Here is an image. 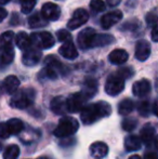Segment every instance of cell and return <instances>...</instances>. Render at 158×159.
Masks as SVG:
<instances>
[{
  "label": "cell",
  "mask_w": 158,
  "mask_h": 159,
  "mask_svg": "<svg viewBox=\"0 0 158 159\" xmlns=\"http://www.w3.org/2000/svg\"><path fill=\"white\" fill-rule=\"evenodd\" d=\"M112 113V107L107 102L100 101L97 103L88 104L80 111V119L84 125H92L101 120L102 118L108 117Z\"/></svg>",
  "instance_id": "cell-1"
},
{
  "label": "cell",
  "mask_w": 158,
  "mask_h": 159,
  "mask_svg": "<svg viewBox=\"0 0 158 159\" xmlns=\"http://www.w3.org/2000/svg\"><path fill=\"white\" fill-rule=\"evenodd\" d=\"M35 95H36V92L32 88H24L21 90H17L11 98L10 105L13 108L17 109L27 108L33 104L35 100Z\"/></svg>",
  "instance_id": "cell-2"
},
{
  "label": "cell",
  "mask_w": 158,
  "mask_h": 159,
  "mask_svg": "<svg viewBox=\"0 0 158 159\" xmlns=\"http://www.w3.org/2000/svg\"><path fill=\"white\" fill-rule=\"evenodd\" d=\"M79 129V124L74 117L70 116H65V117L61 118L59 121L57 127L54 129L53 134L56 138H68V136L73 135L77 132Z\"/></svg>",
  "instance_id": "cell-3"
},
{
  "label": "cell",
  "mask_w": 158,
  "mask_h": 159,
  "mask_svg": "<svg viewBox=\"0 0 158 159\" xmlns=\"http://www.w3.org/2000/svg\"><path fill=\"white\" fill-rule=\"evenodd\" d=\"M124 89V79L118 74H113L107 78L105 82V92L111 96H116Z\"/></svg>",
  "instance_id": "cell-4"
},
{
  "label": "cell",
  "mask_w": 158,
  "mask_h": 159,
  "mask_svg": "<svg viewBox=\"0 0 158 159\" xmlns=\"http://www.w3.org/2000/svg\"><path fill=\"white\" fill-rule=\"evenodd\" d=\"M32 43L37 49H49L54 46V38L48 32H39L34 33L30 36Z\"/></svg>",
  "instance_id": "cell-5"
},
{
  "label": "cell",
  "mask_w": 158,
  "mask_h": 159,
  "mask_svg": "<svg viewBox=\"0 0 158 159\" xmlns=\"http://www.w3.org/2000/svg\"><path fill=\"white\" fill-rule=\"evenodd\" d=\"M95 30L91 27L84 28L79 33L77 41H78V46L82 50H88V49L93 48V43H94L95 36H97Z\"/></svg>",
  "instance_id": "cell-6"
},
{
  "label": "cell",
  "mask_w": 158,
  "mask_h": 159,
  "mask_svg": "<svg viewBox=\"0 0 158 159\" xmlns=\"http://www.w3.org/2000/svg\"><path fill=\"white\" fill-rule=\"evenodd\" d=\"M88 101V98L84 96L82 92H77L73 93L72 95L68 96V98H66L67 102V111L70 113H77V111H81L84 109V107L86 106V102Z\"/></svg>",
  "instance_id": "cell-7"
},
{
  "label": "cell",
  "mask_w": 158,
  "mask_h": 159,
  "mask_svg": "<svg viewBox=\"0 0 158 159\" xmlns=\"http://www.w3.org/2000/svg\"><path fill=\"white\" fill-rule=\"evenodd\" d=\"M41 15L47 21H57L61 16V9L52 2H47L41 8Z\"/></svg>",
  "instance_id": "cell-8"
},
{
  "label": "cell",
  "mask_w": 158,
  "mask_h": 159,
  "mask_svg": "<svg viewBox=\"0 0 158 159\" xmlns=\"http://www.w3.org/2000/svg\"><path fill=\"white\" fill-rule=\"evenodd\" d=\"M89 20V13L84 9H77L73 14L72 19L68 21L67 27L70 30H77L81 25L87 23Z\"/></svg>",
  "instance_id": "cell-9"
},
{
  "label": "cell",
  "mask_w": 158,
  "mask_h": 159,
  "mask_svg": "<svg viewBox=\"0 0 158 159\" xmlns=\"http://www.w3.org/2000/svg\"><path fill=\"white\" fill-rule=\"evenodd\" d=\"M42 57L41 51L38 50L37 48H29L28 50H26L22 57L23 64L26 66H35L40 62Z\"/></svg>",
  "instance_id": "cell-10"
},
{
  "label": "cell",
  "mask_w": 158,
  "mask_h": 159,
  "mask_svg": "<svg viewBox=\"0 0 158 159\" xmlns=\"http://www.w3.org/2000/svg\"><path fill=\"white\" fill-rule=\"evenodd\" d=\"M122 19V12L120 10H114L106 13L101 19V26L104 30H108Z\"/></svg>",
  "instance_id": "cell-11"
},
{
  "label": "cell",
  "mask_w": 158,
  "mask_h": 159,
  "mask_svg": "<svg viewBox=\"0 0 158 159\" xmlns=\"http://www.w3.org/2000/svg\"><path fill=\"white\" fill-rule=\"evenodd\" d=\"M151 55V44L146 40H140L135 46V57L139 61L144 62Z\"/></svg>",
  "instance_id": "cell-12"
},
{
  "label": "cell",
  "mask_w": 158,
  "mask_h": 159,
  "mask_svg": "<svg viewBox=\"0 0 158 159\" xmlns=\"http://www.w3.org/2000/svg\"><path fill=\"white\" fill-rule=\"evenodd\" d=\"M151 92V82L147 79H141L135 81L132 86V93L138 98L146 96Z\"/></svg>",
  "instance_id": "cell-13"
},
{
  "label": "cell",
  "mask_w": 158,
  "mask_h": 159,
  "mask_svg": "<svg viewBox=\"0 0 158 159\" xmlns=\"http://www.w3.org/2000/svg\"><path fill=\"white\" fill-rule=\"evenodd\" d=\"M50 108L56 115H64L67 113V102L63 96H55L50 103Z\"/></svg>",
  "instance_id": "cell-14"
},
{
  "label": "cell",
  "mask_w": 158,
  "mask_h": 159,
  "mask_svg": "<svg viewBox=\"0 0 158 159\" xmlns=\"http://www.w3.org/2000/svg\"><path fill=\"white\" fill-rule=\"evenodd\" d=\"M90 155L93 158H104L108 154V146L104 142H94L90 146Z\"/></svg>",
  "instance_id": "cell-15"
},
{
  "label": "cell",
  "mask_w": 158,
  "mask_h": 159,
  "mask_svg": "<svg viewBox=\"0 0 158 159\" xmlns=\"http://www.w3.org/2000/svg\"><path fill=\"white\" fill-rule=\"evenodd\" d=\"M59 52L62 57L68 60H75L78 57V51L72 41H67L62 44L61 48L59 49Z\"/></svg>",
  "instance_id": "cell-16"
},
{
  "label": "cell",
  "mask_w": 158,
  "mask_h": 159,
  "mask_svg": "<svg viewBox=\"0 0 158 159\" xmlns=\"http://www.w3.org/2000/svg\"><path fill=\"white\" fill-rule=\"evenodd\" d=\"M129 59V54L124 49H116L112 51L108 55V60L112 64L114 65H121L126 63Z\"/></svg>",
  "instance_id": "cell-17"
},
{
  "label": "cell",
  "mask_w": 158,
  "mask_h": 159,
  "mask_svg": "<svg viewBox=\"0 0 158 159\" xmlns=\"http://www.w3.org/2000/svg\"><path fill=\"white\" fill-rule=\"evenodd\" d=\"M80 92L84 93L88 100L91 98L97 92V81L93 78H87L82 84V89Z\"/></svg>",
  "instance_id": "cell-18"
},
{
  "label": "cell",
  "mask_w": 158,
  "mask_h": 159,
  "mask_svg": "<svg viewBox=\"0 0 158 159\" xmlns=\"http://www.w3.org/2000/svg\"><path fill=\"white\" fill-rule=\"evenodd\" d=\"M155 132H156V130H155V128L152 125L146 124L141 129V133H140L141 138L140 139H141V141L145 145H150L155 140Z\"/></svg>",
  "instance_id": "cell-19"
},
{
  "label": "cell",
  "mask_w": 158,
  "mask_h": 159,
  "mask_svg": "<svg viewBox=\"0 0 158 159\" xmlns=\"http://www.w3.org/2000/svg\"><path fill=\"white\" fill-rule=\"evenodd\" d=\"M14 60L13 46H0V64L9 65Z\"/></svg>",
  "instance_id": "cell-20"
},
{
  "label": "cell",
  "mask_w": 158,
  "mask_h": 159,
  "mask_svg": "<svg viewBox=\"0 0 158 159\" xmlns=\"http://www.w3.org/2000/svg\"><path fill=\"white\" fill-rule=\"evenodd\" d=\"M44 65L49 68L53 69L55 73L60 74H64L65 73V66L62 64V62H60L54 55H48L44 60Z\"/></svg>",
  "instance_id": "cell-21"
},
{
  "label": "cell",
  "mask_w": 158,
  "mask_h": 159,
  "mask_svg": "<svg viewBox=\"0 0 158 159\" xmlns=\"http://www.w3.org/2000/svg\"><path fill=\"white\" fill-rule=\"evenodd\" d=\"M20 87V80L16 76H8L6 79L3 80V88L7 93L9 94H14Z\"/></svg>",
  "instance_id": "cell-22"
},
{
  "label": "cell",
  "mask_w": 158,
  "mask_h": 159,
  "mask_svg": "<svg viewBox=\"0 0 158 159\" xmlns=\"http://www.w3.org/2000/svg\"><path fill=\"white\" fill-rule=\"evenodd\" d=\"M142 141L139 136L137 135H128L124 139V148L127 152H135L141 148Z\"/></svg>",
  "instance_id": "cell-23"
},
{
  "label": "cell",
  "mask_w": 158,
  "mask_h": 159,
  "mask_svg": "<svg viewBox=\"0 0 158 159\" xmlns=\"http://www.w3.org/2000/svg\"><path fill=\"white\" fill-rule=\"evenodd\" d=\"M15 43H16V46L21 50H28L30 48V44H32L30 36H28L27 34L24 32H20L15 36Z\"/></svg>",
  "instance_id": "cell-24"
},
{
  "label": "cell",
  "mask_w": 158,
  "mask_h": 159,
  "mask_svg": "<svg viewBox=\"0 0 158 159\" xmlns=\"http://www.w3.org/2000/svg\"><path fill=\"white\" fill-rule=\"evenodd\" d=\"M115 41V38L112 35H107V34H97L94 39V43H93V48L97 47H105L108 44L113 43Z\"/></svg>",
  "instance_id": "cell-25"
},
{
  "label": "cell",
  "mask_w": 158,
  "mask_h": 159,
  "mask_svg": "<svg viewBox=\"0 0 158 159\" xmlns=\"http://www.w3.org/2000/svg\"><path fill=\"white\" fill-rule=\"evenodd\" d=\"M47 24H48V21L44 20L41 13L39 12H35L28 19V25H29L30 28H39L42 27V26H46Z\"/></svg>",
  "instance_id": "cell-26"
},
{
  "label": "cell",
  "mask_w": 158,
  "mask_h": 159,
  "mask_svg": "<svg viewBox=\"0 0 158 159\" xmlns=\"http://www.w3.org/2000/svg\"><path fill=\"white\" fill-rule=\"evenodd\" d=\"M9 128V131H10L11 135L12 134H20L22 133V131L24 130V124L22 120L17 119V118H12V119L8 120L7 122Z\"/></svg>",
  "instance_id": "cell-27"
},
{
  "label": "cell",
  "mask_w": 158,
  "mask_h": 159,
  "mask_svg": "<svg viewBox=\"0 0 158 159\" xmlns=\"http://www.w3.org/2000/svg\"><path fill=\"white\" fill-rule=\"evenodd\" d=\"M133 108H134V103H133V101L130 100V98H124V100H122L121 102L119 103L118 113L122 116H126V115H129V114L133 111Z\"/></svg>",
  "instance_id": "cell-28"
},
{
  "label": "cell",
  "mask_w": 158,
  "mask_h": 159,
  "mask_svg": "<svg viewBox=\"0 0 158 159\" xmlns=\"http://www.w3.org/2000/svg\"><path fill=\"white\" fill-rule=\"evenodd\" d=\"M59 77V74L55 73L53 69L49 68V67L44 66V68L42 69L39 73V80L42 81V80H54Z\"/></svg>",
  "instance_id": "cell-29"
},
{
  "label": "cell",
  "mask_w": 158,
  "mask_h": 159,
  "mask_svg": "<svg viewBox=\"0 0 158 159\" xmlns=\"http://www.w3.org/2000/svg\"><path fill=\"white\" fill-rule=\"evenodd\" d=\"M20 155V148L17 145H9L3 152V159H17Z\"/></svg>",
  "instance_id": "cell-30"
},
{
  "label": "cell",
  "mask_w": 158,
  "mask_h": 159,
  "mask_svg": "<svg viewBox=\"0 0 158 159\" xmlns=\"http://www.w3.org/2000/svg\"><path fill=\"white\" fill-rule=\"evenodd\" d=\"M15 42V36L13 32H4L0 36V46H13Z\"/></svg>",
  "instance_id": "cell-31"
},
{
  "label": "cell",
  "mask_w": 158,
  "mask_h": 159,
  "mask_svg": "<svg viewBox=\"0 0 158 159\" xmlns=\"http://www.w3.org/2000/svg\"><path fill=\"white\" fill-rule=\"evenodd\" d=\"M21 3V11L24 14H28L34 10V7L36 6L37 0H20Z\"/></svg>",
  "instance_id": "cell-32"
},
{
  "label": "cell",
  "mask_w": 158,
  "mask_h": 159,
  "mask_svg": "<svg viewBox=\"0 0 158 159\" xmlns=\"http://www.w3.org/2000/svg\"><path fill=\"white\" fill-rule=\"evenodd\" d=\"M138 125V120L135 118H132V117H127L122 120L121 122V127L124 131H128V132H131L135 129Z\"/></svg>",
  "instance_id": "cell-33"
},
{
  "label": "cell",
  "mask_w": 158,
  "mask_h": 159,
  "mask_svg": "<svg viewBox=\"0 0 158 159\" xmlns=\"http://www.w3.org/2000/svg\"><path fill=\"white\" fill-rule=\"evenodd\" d=\"M138 111H139L140 115L144 116V117L150 115V113H151L150 102H148V101H142V102H140L139 104H138Z\"/></svg>",
  "instance_id": "cell-34"
},
{
  "label": "cell",
  "mask_w": 158,
  "mask_h": 159,
  "mask_svg": "<svg viewBox=\"0 0 158 159\" xmlns=\"http://www.w3.org/2000/svg\"><path fill=\"white\" fill-rule=\"evenodd\" d=\"M90 8L92 11L97 13H100V12H103L105 10V2L103 0H91L90 2Z\"/></svg>",
  "instance_id": "cell-35"
},
{
  "label": "cell",
  "mask_w": 158,
  "mask_h": 159,
  "mask_svg": "<svg viewBox=\"0 0 158 159\" xmlns=\"http://www.w3.org/2000/svg\"><path fill=\"white\" fill-rule=\"evenodd\" d=\"M117 74H118L120 77L126 80V79H128V78H131L134 75V70H133L131 67H122V68L117 70Z\"/></svg>",
  "instance_id": "cell-36"
},
{
  "label": "cell",
  "mask_w": 158,
  "mask_h": 159,
  "mask_svg": "<svg viewBox=\"0 0 158 159\" xmlns=\"http://www.w3.org/2000/svg\"><path fill=\"white\" fill-rule=\"evenodd\" d=\"M56 36H57V39L61 42H64V43L67 41H70V39H72L70 33L66 30H60L59 32L56 33Z\"/></svg>",
  "instance_id": "cell-37"
},
{
  "label": "cell",
  "mask_w": 158,
  "mask_h": 159,
  "mask_svg": "<svg viewBox=\"0 0 158 159\" xmlns=\"http://www.w3.org/2000/svg\"><path fill=\"white\" fill-rule=\"evenodd\" d=\"M146 20V23H147L148 27H155L157 25V22H158V16L156 13L154 12H150L145 17Z\"/></svg>",
  "instance_id": "cell-38"
},
{
  "label": "cell",
  "mask_w": 158,
  "mask_h": 159,
  "mask_svg": "<svg viewBox=\"0 0 158 159\" xmlns=\"http://www.w3.org/2000/svg\"><path fill=\"white\" fill-rule=\"evenodd\" d=\"M11 135L10 131L7 122H0V138L1 139H8Z\"/></svg>",
  "instance_id": "cell-39"
},
{
  "label": "cell",
  "mask_w": 158,
  "mask_h": 159,
  "mask_svg": "<svg viewBox=\"0 0 158 159\" xmlns=\"http://www.w3.org/2000/svg\"><path fill=\"white\" fill-rule=\"evenodd\" d=\"M152 40L155 42H158V24L155 27H153L152 30Z\"/></svg>",
  "instance_id": "cell-40"
},
{
  "label": "cell",
  "mask_w": 158,
  "mask_h": 159,
  "mask_svg": "<svg viewBox=\"0 0 158 159\" xmlns=\"http://www.w3.org/2000/svg\"><path fill=\"white\" fill-rule=\"evenodd\" d=\"M7 16H8V12L6 11V9H3L2 7H0V22L3 21Z\"/></svg>",
  "instance_id": "cell-41"
},
{
  "label": "cell",
  "mask_w": 158,
  "mask_h": 159,
  "mask_svg": "<svg viewBox=\"0 0 158 159\" xmlns=\"http://www.w3.org/2000/svg\"><path fill=\"white\" fill-rule=\"evenodd\" d=\"M144 159H158V154L153 153V152L146 153L145 156H144Z\"/></svg>",
  "instance_id": "cell-42"
},
{
  "label": "cell",
  "mask_w": 158,
  "mask_h": 159,
  "mask_svg": "<svg viewBox=\"0 0 158 159\" xmlns=\"http://www.w3.org/2000/svg\"><path fill=\"white\" fill-rule=\"evenodd\" d=\"M120 2V0H107V4L111 7H116Z\"/></svg>",
  "instance_id": "cell-43"
},
{
  "label": "cell",
  "mask_w": 158,
  "mask_h": 159,
  "mask_svg": "<svg viewBox=\"0 0 158 159\" xmlns=\"http://www.w3.org/2000/svg\"><path fill=\"white\" fill-rule=\"evenodd\" d=\"M153 111L155 113V115L158 117V100L155 101L154 105H153Z\"/></svg>",
  "instance_id": "cell-44"
},
{
  "label": "cell",
  "mask_w": 158,
  "mask_h": 159,
  "mask_svg": "<svg viewBox=\"0 0 158 159\" xmlns=\"http://www.w3.org/2000/svg\"><path fill=\"white\" fill-rule=\"evenodd\" d=\"M154 145H155V148L158 151V135L155 138V140H154Z\"/></svg>",
  "instance_id": "cell-45"
},
{
  "label": "cell",
  "mask_w": 158,
  "mask_h": 159,
  "mask_svg": "<svg viewBox=\"0 0 158 159\" xmlns=\"http://www.w3.org/2000/svg\"><path fill=\"white\" fill-rule=\"evenodd\" d=\"M9 1H11V0H0V6H3V4H7Z\"/></svg>",
  "instance_id": "cell-46"
},
{
  "label": "cell",
  "mask_w": 158,
  "mask_h": 159,
  "mask_svg": "<svg viewBox=\"0 0 158 159\" xmlns=\"http://www.w3.org/2000/svg\"><path fill=\"white\" fill-rule=\"evenodd\" d=\"M129 159H142V158L140 157L139 155H133V156H131V157H129Z\"/></svg>",
  "instance_id": "cell-47"
},
{
  "label": "cell",
  "mask_w": 158,
  "mask_h": 159,
  "mask_svg": "<svg viewBox=\"0 0 158 159\" xmlns=\"http://www.w3.org/2000/svg\"><path fill=\"white\" fill-rule=\"evenodd\" d=\"M37 159H47L46 157H39V158H37Z\"/></svg>",
  "instance_id": "cell-48"
},
{
  "label": "cell",
  "mask_w": 158,
  "mask_h": 159,
  "mask_svg": "<svg viewBox=\"0 0 158 159\" xmlns=\"http://www.w3.org/2000/svg\"><path fill=\"white\" fill-rule=\"evenodd\" d=\"M2 148V145H1V143H0V149H1Z\"/></svg>",
  "instance_id": "cell-49"
},
{
  "label": "cell",
  "mask_w": 158,
  "mask_h": 159,
  "mask_svg": "<svg viewBox=\"0 0 158 159\" xmlns=\"http://www.w3.org/2000/svg\"><path fill=\"white\" fill-rule=\"evenodd\" d=\"M157 90H158V80H157Z\"/></svg>",
  "instance_id": "cell-50"
}]
</instances>
